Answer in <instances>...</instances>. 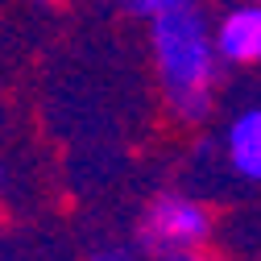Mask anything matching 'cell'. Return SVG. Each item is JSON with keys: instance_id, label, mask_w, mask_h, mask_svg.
Returning a JSON list of instances; mask_svg holds the SVG:
<instances>
[{"instance_id": "ba28073f", "label": "cell", "mask_w": 261, "mask_h": 261, "mask_svg": "<svg viewBox=\"0 0 261 261\" xmlns=\"http://www.w3.org/2000/svg\"><path fill=\"white\" fill-rule=\"evenodd\" d=\"M5 187H9V170H5V162H0V199H5Z\"/></svg>"}, {"instance_id": "7a4b0ae2", "label": "cell", "mask_w": 261, "mask_h": 261, "mask_svg": "<svg viewBox=\"0 0 261 261\" xmlns=\"http://www.w3.org/2000/svg\"><path fill=\"white\" fill-rule=\"evenodd\" d=\"M133 241L145 257H170V253H207L216 241V207L191 191H158L141 207Z\"/></svg>"}, {"instance_id": "8992f818", "label": "cell", "mask_w": 261, "mask_h": 261, "mask_svg": "<svg viewBox=\"0 0 261 261\" xmlns=\"http://www.w3.org/2000/svg\"><path fill=\"white\" fill-rule=\"evenodd\" d=\"M120 5L133 13V17H145V21H149V17L158 13V5H162V0H120Z\"/></svg>"}, {"instance_id": "5b68a950", "label": "cell", "mask_w": 261, "mask_h": 261, "mask_svg": "<svg viewBox=\"0 0 261 261\" xmlns=\"http://www.w3.org/2000/svg\"><path fill=\"white\" fill-rule=\"evenodd\" d=\"M87 261H145V253L137 249V241H108L100 249H91Z\"/></svg>"}, {"instance_id": "9c48e42d", "label": "cell", "mask_w": 261, "mask_h": 261, "mask_svg": "<svg viewBox=\"0 0 261 261\" xmlns=\"http://www.w3.org/2000/svg\"><path fill=\"white\" fill-rule=\"evenodd\" d=\"M42 5H54V0H42Z\"/></svg>"}, {"instance_id": "3957f363", "label": "cell", "mask_w": 261, "mask_h": 261, "mask_svg": "<svg viewBox=\"0 0 261 261\" xmlns=\"http://www.w3.org/2000/svg\"><path fill=\"white\" fill-rule=\"evenodd\" d=\"M216 50L224 67H261V0H228L216 13Z\"/></svg>"}, {"instance_id": "277c9868", "label": "cell", "mask_w": 261, "mask_h": 261, "mask_svg": "<svg viewBox=\"0 0 261 261\" xmlns=\"http://www.w3.org/2000/svg\"><path fill=\"white\" fill-rule=\"evenodd\" d=\"M220 149H224V162L232 170V178H241L249 187H261V104L241 108L228 120Z\"/></svg>"}, {"instance_id": "6da1fadb", "label": "cell", "mask_w": 261, "mask_h": 261, "mask_svg": "<svg viewBox=\"0 0 261 261\" xmlns=\"http://www.w3.org/2000/svg\"><path fill=\"white\" fill-rule=\"evenodd\" d=\"M149 54L162 104L174 116V124H203L216 108L224 71L207 0H162L149 17Z\"/></svg>"}, {"instance_id": "52a82bcc", "label": "cell", "mask_w": 261, "mask_h": 261, "mask_svg": "<svg viewBox=\"0 0 261 261\" xmlns=\"http://www.w3.org/2000/svg\"><path fill=\"white\" fill-rule=\"evenodd\" d=\"M145 261H220L212 253H170V257H145Z\"/></svg>"}]
</instances>
